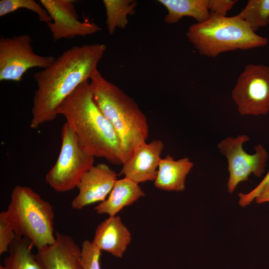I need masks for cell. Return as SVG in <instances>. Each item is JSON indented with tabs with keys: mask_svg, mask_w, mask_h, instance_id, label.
Returning <instances> with one entry per match:
<instances>
[{
	"mask_svg": "<svg viewBox=\"0 0 269 269\" xmlns=\"http://www.w3.org/2000/svg\"><path fill=\"white\" fill-rule=\"evenodd\" d=\"M106 49L104 44L73 46L47 67L33 74L37 88L32 101L31 129L56 118L62 103L98 70V65Z\"/></svg>",
	"mask_w": 269,
	"mask_h": 269,
	"instance_id": "obj_1",
	"label": "cell"
},
{
	"mask_svg": "<svg viewBox=\"0 0 269 269\" xmlns=\"http://www.w3.org/2000/svg\"><path fill=\"white\" fill-rule=\"evenodd\" d=\"M56 114L65 118L87 152L113 164H123L120 138L95 102L88 81L81 84L62 103Z\"/></svg>",
	"mask_w": 269,
	"mask_h": 269,
	"instance_id": "obj_2",
	"label": "cell"
},
{
	"mask_svg": "<svg viewBox=\"0 0 269 269\" xmlns=\"http://www.w3.org/2000/svg\"><path fill=\"white\" fill-rule=\"evenodd\" d=\"M94 99L121 141L124 163L149 134L147 118L136 102L98 70L90 78Z\"/></svg>",
	"mask_w": 269,
	"mask_h": 269,
	"instance_id": "obj_3",
	"label": "cell"
},
{
	"mask_svg": "<svg viewBox=\"0 0 269 269\" xmlns=\"http://www.w3.org/2000/svg\"><path fill=\"white\" fill-rule=\"evenodd\" d=\"M186 36L200 54L213 58L222 53L251 49L268 43L267 37L254 32L236 15L222 16L210 13L205 21L191 25Z\"/></svg>",
	"mask_w": 269,
	"mask_h": 269,
	"instance_id": "obj_4",
	"label": "cell"
},
{
	"mask_svg": "<svg viewBox=\"0 0 269 269\" xmlns=\"http://www.w3.org/2000/svg\"><path fill=\"white\" fill-rule=\"evenodd\" d=\"M3 212L15 237L26 238L37 250L55 242L53 207L30 187L15 186Z\"/></svg>",
	"mask_w": 269,
	"mask_h": 269,
	"instance_id": "obj_5",
	"label": "cell"
},
{
	"mask_svg": "<svg viewBox=\"0 0 269 269\" xmlns=\"http://www.w3.org/2000/svg\"><path fill=\"white\" fill-rule=\"evenodd\" d=\"M61 135L59 156L46 174L45 181L55 191L65 192L77 187L83 175L94 165L95 157L83 148L66 123L62 127Z\"/></svg>",
	"mask_w": 269,
	"mask_h": 269,
	"instance_id": "obj_6",
	"label": "cell"
},
{
	"mask_svg": "<svg viewBox=\"0 0 269 269\" xmlns=\"http://www.w3.org/2000/svg\"><path fill=\"white\" fill-rule=\"evenodd\" d=\"M231 95L240 115H267L269 113V67L262 64L246 65Z\"/></svg>",
	"mask_w": 269,
	"mask_h": 269,
	"instance_id": "obj_7",
	"label": "cell"
},
{
	"mask_svg": "<svg viewBox=\"0 0 269 269\" xmlns=\"http://www.w3.org/2000/svg\"><path fill=\"white\" fill-rule=\"evenodd\" d=\"M29 34L0 38V81L19 82L29 69H43L55 59L52 56H41L35 53Z\"/></svg>",
	"mask_w": 269,
	"mask_h": 269,
	"instance_id": "obj_8",
	"label": "cell"
},
{
	"mask_svg": "<svg viewBox=\"0 0 269 269\" xmlns=\"http://www.w3.org/2000/svg\"><path fill=\"white\" fill-rule=\"evenodd\" d=\"M249 140L248 135L242 134L236 137H226L218 144L220 152L228 161L229 177L227 187L231 193L240 182L248 180L251 174L260 177L265 171L269 154L260 144L254 147V154L245 152L243 146Z\"/></svg>",
	"mask_w": 269,
	"mask_h": 269,
	"instance_id": "obj_9",
	"label": "cell"
},
{
	"mask_svg": "<svg viewBox=\"0 0 269 269\" xmlns=\"http://www.w3.org/2000/svg\"><path fill=\"white\" fill-rule=\"evenodd\" d=\"M74 2L73 0H40L52 19L47 25L55 41L92 35L101 30L95 22L79 20Z\"/></svg>",
	"mask_w": 269,
	"mask_h": 269,
	"instance_id": "obj_10",
	"label": "cell"
},
{
	"mask_svg": "<svg viewBox=\"0 0 269 269\" xmlns=\"http://www.w3.org/2000/svg\"><path fill=\"white\" fill-rule=\"evenodd\" d=\"M117 177V173L108 165H94L83 175L76 187L79 193L72 201V208L81 210L87 205L104 201L111 192Z\"/></svg>",
	"mask_w": 269,
	"mask_h": 269,
	"instance_id": "obj_11",
	"label": "cell"
},
{
	"mask_svg": "<svg viewBox=\"0 0 269 269\" xmlns=\"http://www.w3.org/2000/svg\"><path fill=\"white\" fill-rule=\"evenodd\" d=\"M164 146L163 141L160 139L140 144L131 157L122 164L120 173L137 184L154 181Z\"/></svg>",
	"mask_w": 269,
	"mask_h": 269,
	"instance_id": "obj_12",
	"label": "cell"
},
{
	"mask_svg": "<svg viewBox=\"0 0 269 269\" xmlns=\"http://www.w3.org/2000/svg\"><path fill=\"white\" fill-rule=\"evenodd\" d=\"M55 241L37 250L36 258L42 269H84L81 248L70 236L55 232Z\"/></svg>",
	"mask_w": 269,
	"mask_h": 269,
	"instance_id": "obj_13",
	"label": "cell"
},
{
	"mask_svg": "<svg viewBox=\"0 0 269 269\" xmlns=\"http://www.w3.org/2000/svg\"><path fill=\"white\" fill-rule=\"evenodd\" d=\"M132 240L131 234L118 216H109L97 227L91 242L99 250L121 258Z\"/></svg>",
	"mask_w": 269,
	"mask_h": 269,
	"instance_id": "obj_14",
	"label": "cell"
},
{
	"mask_svg": "<svg viewBox=\"0 0 269 269\" xmlns=\"http://www.w3.org/2000/svg\"><path fill=\"white\" fill-rule=\"evenodd\" d=\"M193 167L188 157L175 160L168 154L160 160L154 186L164 191H182L185 188L186 176Z\"/></svg>",
	"mask_w": 269,
	"mask_h": 269,
	"instance_id": "obj_15",
	"label": "cell"
},
{
	"mask_svg": "<svg viewBox=\"0 0 269 269\" xmlns=\"http://www.w3.org/2000/svg\"><path fill=\"white\" fill-rule=\"evenodd\" d=\"M144 196L145 193L138 184L125 177L116 181L109 196L94 209L98 214L115 216L125 207L132 205Z\"/></svg>",
	"mask_w": 269,
	"mask_h": 269,
	"instance_id": "obj_16",
	"label": "cell"
},
{
	"mask_svg": "<svg viewBox=\"0 0 269 269\" xmlns=\"http://www.w3.org/2000/svg\"><path fill=\"white\" fill-rule=\"evenodd\" d=\"M167 10L164 21L169 24L178 22L185 16L194 18L197 23L207 20L210 14L208 0H158Z\"/></svg>",
	"mask_w": 269,
	"mask_h": 269,
	"instance_id": "obj_17",
	"label": "cell"
},
{
	"mask_svg": "<svg viewBox=\"0 0 269 269\" xmlns=\"http://www.w3.org/2000/svg\"><path fill=\"white\" fill-rule=\"evenodd\" d=\"M32 247L26 238L15 237L0 269H42L36 255L32 252Z\"/></svg>",
	"mask_w": 269,
	"mask_h": 269,
	"instance_id": "obj_18",
	"label": "cell"
},
{
	"mask_svg": "<svg viewBox=\"0 0 269 269\" xmlns=\"http://www.w3.org/2000/svg\"><path fill=\"white\" fill-rule=\"evenodd\" d=\"M103 2L106 9V24L111 35L117 28L127 27L128 16L135 13L137 4L134 0H104Z\"/></svg>",
	"mask_w": 269,
	"mask_h": 269,
	"instance_id": "obj_19",
	"label": "cell"
},
{
	"mask_svg": "<svg viewBox=\"0 0 269 269\" xmlns=\"http://www.w3.org/2000/svg\"><path fill=\"white\" fill-rule=\"evenodd\" d=\"M236 15L256 32L269 24V0H249Z\"/></svg>",
	"mask_w": 269,
	"mask_h": 269,
	"instance_id": "obj_20",
	"label": "cell"
},
{
	"mask_svg": "<svg viewBox=\"0 0 269 269\" xmlns=\"http://www.w3.org/2000/svg\"><path fill=\"white\" fill-rule=\"evenodd\" d=\"M25 8L37 14L40 21L48 24L52 19L47 10L40 3L33 0H0V16L19 9Z\"/></svg>",
	"mask_w": 269,
	"mask_h": 269,
	"instance_id": "obj_21",
	"label": "cell"
},
{
	"mask_svg": "<svg viewBox=\"0 0 269 269\" xmlns=\"http://www.w3.org/2000/svg\"><path fill=\"white\" fill-rule=\"evenodd\" d=\"M81 259L84 269H101V251L94 247L91 242L85 240L81 246Z\"/></svg>",
	"mask_w": 269,
	"mask_h": 269,
	"instance_id": "obj_22",
	"label": "cell"
},
{
	"mask_svg": "<svg viewBox=\"0 0 269 269\" xmlns=\"http://www.w3.org/2000/svg\"><path fill=\"white\" fill-rule=\"evenodd\" d=\"M15 238L14 231L7 220L3 211L0 213V254L8 251Z\"/></svg>",
	"mask_w": 269,
	"mask_h": 269,
	"instance_id": "obj_23",
	"label": "cell"
},
{
	"mask_svg": "<svg viewBox=\"0 0 269 269\" xmlns=\"http://www.w3.org/2000/svg\"><path fill=\"white\" fill-rule=\"evenodd\" d=\"M238 0H208V8L211 13L226 16Z\"/></svg>",
	"mask_w": 269,
	"mask_h": 269,
	"instance_id": "obj_24",
	"label": "cell"
},
{
	"mask_svg": "<svg viewBox=\"0 0 269 269\" xmlns=\"http://www.w3.org/2000/svg\"><path fill=\"white\" fill-rule=\"evenodd\" d=\"M269 183V170L261 182L247 193L239 194V204L242 207L249 205L256 198L262 189Z\"/></svg>",
	"mask_w": 269,
	"mask_h": 269,
	"instance_id": "obj_25",
	"label": "cell"
},
{
	"mask_svg": "<svg viewBox=\"0 0 269 269\" xmlns=\"http://www.w3.org/2000/svg\"><path fill=\"white\" fill-rule=\"evenodd\" d=\"M255 199L259 204L269 202V183L262 189Z\"/></svg>",
	"mask_w": 269,
	"mask_h": 269,
	"instance_id": "obj_26",
	"label": "cell"
}]
</instances>
